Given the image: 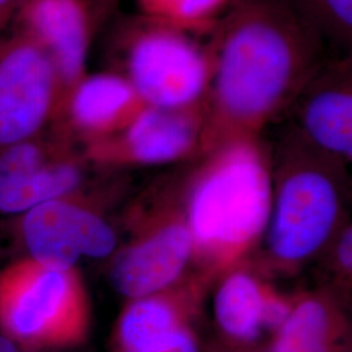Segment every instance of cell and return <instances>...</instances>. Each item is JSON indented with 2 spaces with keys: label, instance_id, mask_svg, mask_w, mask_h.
Instances as JSON below:
<instances>
[{
  "label": "cell",
  "instance_id": "obj_1",
  "mask_svg": "<svg viewBox=\"0 0 352 352\" xmlns=\"http://www.w3.org/2000/svg\"><path fill=\"white\" fill-rule=\"evenodd\" d=\"M316 34L287 0H244L214 46L209 91L230 124L254 126L316 75Z\"/></svg>",
  "mask_w": 352,
  "mask_h": 352
},
{
  "label": "cell",
  "instance_id": "obj_2",
  "mask_svg": "<svg viewBox=\"0 0 352 352\" xmlns=\"http://www.w3.org/2000/svg\"><path fill=\"white\" fill-rule=\"evenodd\" d=\"M0 331L23 352H58L82 344L87 295L76 269L20 257L0 272Z\"/></svg>",
  "mask_w": 352,
  "mask_h": 352
},
{
  "label": "cell",
  "instance_id": "obj_3",
  "mask_svg": "<svg viewBox=\"0 0 352 352\" xmlns=\"http://www.w3.org/2000/svg\"><path fill=\"white\" fill-rule=\"evenodd\" d=\"M272 212L270 179L252 142L238 140L214 161L189 208L193 243L212 251H234L254 239Z\"/></svg>",
  "mask_w": 352,
  "mask_h": 352
},
{
  "label": "cell",
  "instance_id": "obj_4",
  "mask_svg": "<svg viewBox=\"0 0 352 352\" xmlns=\"http://www.w3.org/2000/svg\"><path fill=\"white\" fill-rule=\"evenodd\" d=\"M148 21L129 38L126 80L145 106L168 110L196 106L210 88L214 47L204 49L174 26Z\"/></svg>",
  "mask_w": 352,
  "mask_h": 352
},
{
  "label": "cell",
  "instance_id": "obj_5",
  "mask_svg": "<svg viewBox=\"0 0 352 352\" xmlns=\"http://www.w3.org/2000/svg\"><path fill=\"white\" fill-rule=\"evenodd\" d=\"M50 56L16 30L0 39V151L41 135L60 104Z\"/></svg>",
  "mask_w": 352,
  "mask_h": 352
},
{
  "label": "cell",
  "instance_id": "obj_6",
  "mask_svg": "<svg viewBox=\"0 0 352 352\" xmlns=\"http://www.w3.org/2000/svg\"><path fill=\"white\" fill-rule=\"evenodd\" d=\"M69 197L43 202L14 217L16 238L24 250L21 257L69 270L81 258H104L113 253V227Z\"/></svg>",
  "mask_w": 352,
  "mask_h": 352
},
{
  "label": "cell",
  "instance_id": "obj_7",
  "mask_svg": "<svg viewBox=\"0 0 352 352\" xmlns=\"http://www.w3.org/2000/svg\"><path fill=\"white\" fill-rule=\"evenodd\" d=\"M81 170L45 131L0 151V217H19L43 202L72 196Z\"/></svg>",
  "mask_w": 352,
  "mask_h": 352
},
{
  "label": "cell",
  "instance_id": "obj_8",
  "mask_svg": "<svg viewBox=\"0 0 352 352\" xmlns=\"http://www.w3.org/2000/svg\"><path fill=\"white\" fill-rule=\"evenodd\" d=\"M337 215L338 196L329 177L309 170L289 176L270 219V250L285 261L311 256L325 243Z\"/></svg>",
  "mask_w": 352,
  "mask_h": 352
},
{
  "label": "cell",
  "instance_id": "obj_9",
  "mask_svg": "<svg viewBox=\"0 0 352 352\" xmlns=\"http://www.w3.org/2000/svg\"><path fill=\"white\" fill-rule=\"evenodd\" d=\"M14 20L17 30L34 39L50 56L59 78L60 107L69 91L87 76L91 32L87 1L23 0Z\"/></svg>",
  "mask_w": 352,
  "mask_h": 352
},
{
  "label": "cell",
  "instance_id": "obj_10",
  "mask_svg": "<svg viewBox=\"0 0 352 352\" xmlns=\"http://www.w3.org/2000/svg\"><path fill=\"white\" fill-rule=\"evenodd\" d=\"M200 131L196 106L168 110L145 106L115 139L96 141L94 155L139 164L175 161L195 146Z\"/></svg>",
  "mask_w": 352,
  "mask_h": 352
},
{
  "label": "cell",
  "instance_id": "obj_11",
  "mask_svg": "<svg viewBox=\"0 0 352 352\" xmlns=\"http://www.w3.org/2000/svg\"><path fill=\"white\" fill-rule=\"evenodd\" d=\"M192 248L188 227H164L115 257L110 269L113 289L132 300L153 296L180 276Z\"/></svg>",
  "mask_w": 352,
  "mask_h": 352
},
{
  "label": "cell",
  "instance_id": "obj_12",
  "mask_svg": "<svg viewBox=\"0 0 352 352\" xmlns=\"http://www.w3.org/2000/svg\"><path fill=\"white\" fill-rule=\"evenodd\" d=\"M145 107L120 74L87 75L65 97L58 113H68L72 126L96 141L123 131Z\"/></svg>",
  "mask_w": 352,
  "mask_h": 352
},
{
  "label": "cell",
  "instance_id": "obj_13",
  "mask_svg": "<svg viewBox=\"0 0 352 352\" xmlns=\"http://www.w3.org/2000/svg\"><path fill=\"white\" fill-rule=\"evenodd\" d=\"M338 68V65H337ZM331 69L333 82L318 89L307 102L304 126L309 138L325 151L351 158L352 93L350 62Z\"/></svg>",
  "mask_w": 352,
  "mask_h": 352
},
{
  "label": "cell",
  "instance_id": "obj_14",
  "mask_svg": "<svg viewBox=\"0 0 352 352\" xmlns=\"http://www.w3.org/2000/svg\"><path fill=\"white\" fill-rule=\"evenodd\" d=\"M340 320L324 302L308 299L291 308L267 352H347Z\"/></svg>",
  "mask_w": 352,
  "mask_h": 352
},
{
  "label": "cell",
  "instance_id": "obj_15",
  "mask_svg": "<svg viewBox=\"0 0 352 352\" xmlns=\"http://www.w3.org/2000/svg\"><path fill=\"white\" fill-rule=\"evenodd\" d=\"M266 296L258 283L244 273L227 278L218 289L214 314L219 330L227 340L236 344H251L264 331Z\"/></svg>",
  "mask_w": 352,
  "mask_h": 352
},
{
  "label": "cell",
  "instance_id": "obj_16",
  "mask_svg": "<svg viewBox=\"0 0 352 352\" xmlns=\"http://www.w3.org/2000/svg\"><path fill=\"white\" fill-rule=\"evenodd\" d=\"M182 325H186V321L171 302L155 296L136 299L118 320L113 352L129 351Z\"/></svg>",
  "mask_w": 352,
  "mask_h": 352
},
{
  "label": "cell",
  "instance_id": "obj_17",
  "mask_svg": "<svg viewBox=\"0 0 352 352\" xmlns=\"http://www.w3.org/2000/svg\"><path fill=\"white\" fill-rule=\"evenodd\" d=\"M151 21L184 32L201 29L217 20L232 0H136Z\"/></svg>",
  "mask_w": 352,
  "mask_h": 352
},
{
  "label": "cell",
  "instance_id": "obj_18",
  "mask_svg": "<svg viewBox=\"0 0 352 352\" xmlns=\"http://www.w3.org/2000/svg\"><path fill=\"white\" fill-rule=\"evenodd\" d=\"M305 25L315 34L344 43L351 41L352 0H287Z\"/></svg>",
  "mask_w": 352,
  "mask_h": 352
},
{
  "label": "cell",
  "instance_id": "obj_19",
  "mask_svg": "<svg viewBox=\"0 0 352 352\" xmlns=\"http://www.w3.org/2000/svg\"><path fill=\"white\" fill-rule=\"evenodd\" d=\"M126 352H201V347L193 330L186 324Z\"/></svg>",
  "mask_w": 352,
  "mask_h": 352
},
{
  "label": "cell",
  "instance_id": "obj_20",
  "mask_svg": "<svg viewBox=\"0 0 352 352\" xmlns=\"http://www.w3.org/2000/svg\"><path fill=\"white\" fill-rule=\"evenodd\" d=\"M23 0H0V39L4 37V30L14 20Z\"/></svg>",
  "mask_w": 352,
  "mask_h": 352
},
{
  "label": "cell",
  "instance_id": "obj_21",
  "mask_svg": "<svg viewBox=\"0 0 352 352\" xmlns=\"http://www.w3.org/2000/svg\"><path fill=\"white\" fill-rule=\"evenodd\" d=\"M338 257L340 264L344 269H351L352 265V232L351 230H346L338 245Z\"/></svg>",
  "mask_w": 352,
  "mask_h": 352
},
{
  "label": "cell",
  "instance_id": "obj_22",
  "mask_svg": "<svg viewBox=\"0 0 352 352\" xmlns=\"http://www.w3.org/2000/svg\"><path fill=\"white\" fill-rule=\"evenodd\" d=\"M0 352H23L20 347L0 331Z\"/></svg>",
  "mask_w": 352,
  "mask_h": 352
},
{
  "label": "cell",
  "instance_id": "obj_23",
  "mask_svg": "<svg viewBox=\"0 0 352 352\" xmlns=\"http://www.w3.org/2000/svg\"><path fill=\"white\" fill-rule=\"evenodd\" d=\"M240 352H247V351H240Z\"/></svg>",
  "mask_w": 352,
  "mask_h": 352
}]
</instances>
